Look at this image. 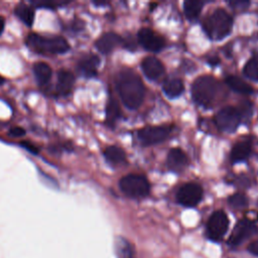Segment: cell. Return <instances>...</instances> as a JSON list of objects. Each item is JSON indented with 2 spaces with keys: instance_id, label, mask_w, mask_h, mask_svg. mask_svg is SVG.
Returning a JSON list of instances; mask_svg holds the SVG:
<instances>
[{
  "instance_id": "1",
  "label": "cell",
  "mask_w": 258,
  "mask_h": 258,
  "mask_svg": "<svg viewBox=\"0 0 258 258\" xmlns=\"http://www.w3.org/2000/svg\"><path fill=\"white\" fill-rule=\"evenodd\" d=\"M117 91L124 105L129 109H137L144 99V85L140 77L131 70L119 73L116 81Z\"/></svg>"
},
{
  "instance_id": "2",
  "label": "cell",
  "mask_w": 258,
  "mask_h": 258,
  "mask_svg": "<svg viewBox=\"0 0 258 258\" xmlns=\"http://www.w3.org/2000/svg\"><path fill=\"white\" fill-rule=\"evenodd\" d=\"M27 46L39 53L58 54L69 50L70 44L61 36H45L31 33L26 37Z\"/></svg>"
},
{
  "instance_id": "3",
  "label": "cell",
  "mask_w": 258,
  "mask_h": 258,
  "mask_svg": "<svg viewBox=\"0 0 258 258\" xmlns=\"http://www.w3.org/2000/svg\"><path fill=\"white\" fill-rule=\"evenodd\" d=\"M233 18L224 9H216L205 21L204 29L210 38L220 40L226 37L232 30Z\"/></svg>"
},
{
  "instance_id": "4",
  "label": "cell",
  "mask_w": 258,
  "mask_h": 258,
  "mask_svg": "<svg viewBox=\"0 0 258 258\" xmlns=\"http://www.w3.org/2000/svg\"><path fill=\"white\" fill-rule=\"evenodd\" d=\"M218 92V82L211 76H202L195 80L191 87L194 101L202 106H209Z\"/></svg>"
},
{
  "instance_id": "5",
  "label": "cell",
  "mask_w": 258,
  "mask_h": 258,
  "mask_svg": "<svg viewBox=\"0 0 258 258\" xmlns=\"http://www.w3.org/2000/svg\"><path fill=\"white\" fill-rule=\"evenodd\" d=\"M121 190L131 198H142L149 194L150 185L148 180L140 174H127L119 182Z\"/></svg>"
},
{
  "instance_id": "6",
  "label": "cell",
  "mask_w": 258,
  "mask_h": 258,
  "mask_svg": "<svg viewBox=\"0 0 258 258\" xmlns=\"http://www.w3.org/2000/svg\"><path fill=\"white\" fill-rule=\"evenodd\" d=\"M241 121V115L238 109L234 107H225L215 116V123L218 128L224 132H235Z\"/></svg>"
},
{
  "instance_id": "7",
  "label": "cell",
  "mask_w": 258,
  "mask_h": 258,
  "mask_svg": "<svg viewBox=\"0 0 258 258\" xmlns=\"http://www.w3.org/2000/svg\"><path fill=\"white\" fill-rule=\"evenodd\" d=\"M229 226L227 215L223 211L215 212L209 219L207 224V233L210 239L219 241L226 234Z\"/></svg>"
},
{
  "instance_id": "8",
  "label": "cell",
  "mask_w": 258,
  "mask_h": 258,
  "mask_svg": "<svg viewBox=\"0 0 258 258\" xmlns=\"http://www.w3.org/2000/svg\"><path fill=\"white\" fill-rule=\"evenodd\" d=\"M257 232L258 228L254 222L248 219H243L236 224L228 243L231 247H236L240 245L244 240L255 235Z\"/></svg>"
},
{
  "instance_id": "9",
  "label": "cell",
  "mask_w": 258,
  "mask_h": 258,
  "mask_svg": "<svg viewBox=\"0 0 258 258\" xmlns=\"http://www.w3.org/2000/svg\"><path fill=\"white\" fill-rule=\"evenodd\" d=\"M203 197V188L200 184L188 182L183 184L177 191V202L184 207H195Z\"/></svg>"
},
{
  "instance_id": "10",
  "label": "cell",
  "mask_w": 258,
  "mask_h": 258,
  "mask_svg": "<svg viewBox=\"0 0 258 258\" xmlns=\"http://www.w3.org/2000/svg\"><path fill=\"white\" fill-rule=\"evenodd\" d=\"M170 133L168 126H148L138 131V137L145 145H152L165 140Z\"/></svg>"
},
{
  "instance_id": "11",
  "label": "cell",
  "mask_w": 258,
  "mask_h": 258,
  "mask_svg": "<svg viewBox=\"0 0 258 258\" xmlns=\"http://www.w3.org/2000/svg\"><path fill=\"white\" fill-rule=\"evenodd\" d=\"M138 41L150 51H159L164 46V39L149 28H142L138 31Z\"/></svg>"
},
{
  "instance_id": "12",
  "label": "cell",
  "mask_w": 258,
  "mask_h": 258,
  "mask_svg": "<svg viewBox=\"0 0 258 258\" xmlns=\"http://www.w3.org/2000/svg\"><path fill=\"white\" fill-rule=\"evenodd\" d=\"M141 68L144 75L150 80L158 79L164 72L162 62L155 56H146L141 62Z\"/></svg>"
},
{
  "instance_id": "13",
  "label": "cell",
  "mask_w": 258,
  "mask_h": 258,
  "mask_svg": "<svg viewBox=\"0 0 258 258\" xmlns=\"http://www.w3.org/2000/svg\"><path fill=\"white\" fill-rule=\"evenodd\" d=\"M75 83L74 75L68 70H60L57 73V83L55 87L58 96H67L71 93Z\"/></svg>"
},
{
  "instance_id": "14",
  "label": "cell",
  "mask_w": 258,
  "mask_h": 258,
  "mask_svg": "<svg viewBox=\"0 0 258 258\" xmlns=\"http://www.w3.org/2000/svg\"><path fill=\"white\" fill-rule=\"evenodd\" d=\"M166 163L172 170H181L188 164V158L181 149L171 148L167 154Z\"/></svg>"
},
{
  "instance_id": "15",
  "label": "cell",
  "mask_w": 258,
  "mask_h": 258,
  "mask_svg": "<svg viewBox=\"0 0 258 258\" xmlns=\"http://www.w3.org/2000/svg\"><path fill=\"white\" fill-rule=\"evenodd\" d=\"M121 42H123V39L118 34L114 32H107L98 38L96 41V47L100 52L108 53Z\"/></svg>"
},
{
  "instance_id": "16",
  "label": "cell",
  "mask_w": 258,
  "mask_h": 258,
  "mask_svg": "<svg viewBox=\"0 0 258 258\" xmlns=\"http://www.w3.org/2000/svg\"><path fill=\"white\" fill-rule=\"evenodd\" d=\"M100 63V58L95 54H89L84 56L79 61V70L85 77H95L97 75V69Z\"/></svg>"
},
{
  "instance_id": "17",
  "label": "cell",
  "mask_w": 258,
  "mask_h": 258,
  "mask_svg": "<svg viewBox=\"0 0 258 258\" xmlns=\"http://www.w3.org/2000/svg\"><path fill=\"white\" fill-rule=\"evenodd\" d=\"M251 153V141L243 140L234 145L231 151V160L233 162H240L249 157Z\"/></svg>"
},
{
  "instance_id": "18",
  "label": "cell",
  "mask_w": 258,
  "mask_h": 258,
  "mask_svg": "<svg viewBox=\"0 0 258 258\" xmlns=\"http://www.w3.org/2000/svg\"><path fill=\"white\" fill-rule=\"evenodd\" d=\"M162 89H163V92L169 98H175L183 92L184 86H183V83L180 79L169 78V79H166L164 81Z\"/></svg>"
},
{
  "instance_id": "19",
  "label": "cell",
  "mask_w": 258,
  "mask_h": 258,
  "mask_svg": "<svg viewBox=\"0 0 258 258\" xmlns=\"http://www.w3.org/2000/svg\"><path fill=\"white\" fill-rule=\"evenodd\" d=\"M33 73L39 85H46L51 78V68L46 62H36L33 66Z\"/></svg>"
},
{
  "instance_id": "20",
  "label": "cell",
  "mask_w": 258,
  "mask_h": 258,
  "mask_svg": "<svg viewBox=\"0 0 258 258\" xmlns=\"http://www.w3.org/2000/svg\"><path fill=\"white\" fill-rule=\"evenodd\" d=\"M227 85L235 92L240 94H251L253 92V88L244 82L242 79L236 76H228L226 78Z\"/></svg>"
},
{
  "instance_id": "21",
  "label": "cell",
  "mask_w": 258,
  "mask_h": 258,
  "mask_svg": "<svg viewBox=\"0 0 258 258\" xmlns=\"http://www.w3.org/2000/svg\"><path fill=\"white\" fill-rule=\"evenodd\" d=\"M15 14L26 25H32L34 20V10L31 6L20 3L15 7Z\"/></svg>"
},
{
  "instance_id": "22",
  "label": "cell",
  "mask_w": 258,
  "mask_h": 258,
  "mask_svg": "<svg viewBox=\"0 0 258 258\" xmlns=\"http://www.w3.org/2000/svg\"><path fill=\"white\" fill-rule=\"evenodd\" d=\"M104 156L106 157V159L114 164H119L124 162L125 158H126V154L124 152V150L118 146L112 145V146H108L105 151H104Z\"/></svg>"
},
{
  "instance_id": "23",
  "label": "cell",
  "mask_w": 258,
  "mask_h": 258,
  "mask_svg": "<svg viewBox=\"0 0 258 258\" xmlns=\"http://www.w3.org/2000/svg\"><path fill=\"white\" fill-rule=\"evenodd\" d=\"M204 6L203 1H197V0H186L183 3V10L184 14L187 19L195 20L199 17L202 8Z\"/></svg>"
},
{
  "instance_id": "24",
  "label": "cell",
  "mask_w": 258,
  "mask_h": 258,
  "mask_svg": "<svg viewBox=\"0 0 258 258\" xmlns=\"http://www.w3.org/2000/svg\"><path fill=\"white\" fill-rule=\"evenodd\" d=\"M120 114L121 111L118 102L115 99L111 98L106 108V123L109 126H113L117 119L120 117Z\"/></svg>"
},
{
  "instance_id": "25",
  "label": "cell",
  "mask_w": 258,
  "mask_h": 258,
  "mask_svg": "<svg viewBox=\"0 0 258 258\" xmlns=\"http://www.w3.org/2000/svg\"><path fill=\"white\" fill-rule=\"evenodd\" d=\"M116 254L118 258H132L133 251L130 243L124 239H118L116 242Z\"/></svg>"
},
{
  "instance_id": "26",
  "label": "cell",
  "mask_w": 258,
  "mask_h": 258,
  "mask_svg": "<svg viewBox=\"0 0 258 258\" xmlns=\"http://www.w3.org/2000/svg\"><path fill=\"white\" fill-rule=\"evenodd\" d=\"M243 72L247 78L254 81H258V57L254 56L250 58L246 62Z\"/></svg>"
},
{
  "instance_id": "27",
  "label": "cell",
  "mask_w": 258,
  "mask_h": 258,
  "mask_svg": "<svg viewBox=\"0 0 258 258\" xmlns=\"http://www.w3.org/2000/svg\"><path fill=\"white\" fill-rule=\"evenodd\" d=\"M228 201H229V204L235 209H242V208L247 207V205H248L247 198L243 194H240V192H236V194L232 195Z\"/></svg>"
},
{
  "instance_id": "28",
  "label": "cell",
  "mask_w": 258,
  "mask_h": 258,
  "mask_svg": "<svg viewBox=\"0 0 258 258\" xmlns=\"http://www.w3.org/2000/svg\"><path fill=\"white\" fill-rule=\"evenodd\" d=\"M36 7H43V8H55L57 6H61L67 4L68 2H41V1H33L31 2Z\"/></svg>"
},
{
  "instance_id": "29",
  "label": "cell",
  "mask_w": 258,
  "mask_h": 258,
  "mask_svg": "<svg viewBox=\"0 0 258 258\" xmlns=\"http://www.w3.org/2000/svg\"><path fill=\"white\" fill-rule=\"evenodd\" d=\"M229 4H230V6H232V8H234L236 10L237 9L238 10H245V9H247V7L249 5V2L239 0V1H230Z\"/></svg>"
},
{
  "instance_id": "30",
  "label": "cell",
  "mask_w": 258,
  "mask_h": 258,
  "mask_svg": "<svg viewBox=\"0 0 258 258\" xmlns=\"http://www.w3.org/2000/svg\"><path fill=\"white\" fill-rule=\"evenodd\" d=\"M25 134V130L22 129L21 127H11L9 130V135L13 137H19Z\"/></svg>"
},
{
  "instance_id": "31",
  "label": "cell",
  "mask_w": 258,
  "mask_h": 258,
  "mask_svg": "<svg viewBox=\"0 0 258 258\" xmlns=\"http://www.w3.org/2000/svg\"><path fill=\"white\" fill-rule=\"evenodd\" d=\"M20 144H21V146H22V147H24L25 149H27L28 151H30V152H32V153H37V151H38V149H37L33 144H31L30 142H27V141H21V142H20Z\"/></svg>"
},
{
  "instance_id": "32",
  "label": "cell",
  "mask_w": 258,
  "mask_h": 258,
  "mask_svg": "<svg viewBox=\"0 0 258 258\" xmlns=\"http://www.w3.org/2000/svg\"><path fill=\"white\" fill-rule=\"evenodd\" d=\"M248 251H249L250 253H252L253 255L258 256V240H257V241H254L253 243H251V244L248 246Z\"/></svg>"
},
{
  "instance_id": "33",
  "label": "cell",
  "mask_w": 258,
  "mask_h": 258,
  "mask_svg": "<svg viewBox=\"0 0 258 258\" xmlns=\"http://www.w3.org/2000/svg\"><path fill=\"white\" fill-rule=\"evenodd\" d=\"M218 62H219V58H218L217 56L212 57L211 59H209V63H210V64H212V66H216Z\"/></svg>"
},
{
  "instance_id": "34",
  "label": "cell",
  "mask_w": 258,
  "mask_h": 258,
  "mask_svg": "<svg viewBox=\"0 0 258 258\" xmlns=\"http://www.w3.org/2000/svg\"><path fill=\"white\" fill-rule=\"evenodd\" d=\"M4 26H5V20L2 16H0V34L2 33V31L4 29Z\"/></svg>"
},
{
  "instance_id": "35",
  "label": "cell",
  "mask_w": 258,
  "mask_h": 258,
  "mask_svg": "<svg viewBox=\"0 0 258 258\" xmlns=\"http://www.w3.org/2000/svg\"><path fill=\"white\" fill-rule=\"evenodd\" d=\"M3 83V78L0 76V84H2Z\"/></svg>"
}]
</instances>
